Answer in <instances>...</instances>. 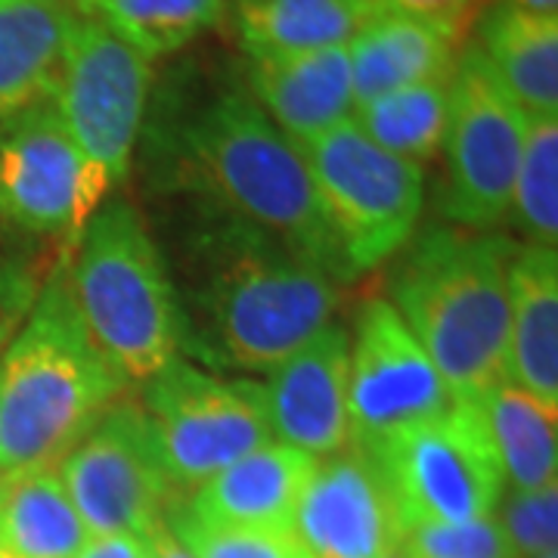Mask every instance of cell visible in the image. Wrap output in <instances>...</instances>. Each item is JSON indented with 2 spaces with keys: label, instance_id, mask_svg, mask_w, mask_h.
Listing matches in <instances>:
<instances>
[{
  "label": "cell",
  "instance_id": "6da1fadb",
  "mask_svg": "<svg viewBox=\"0 0 558 558\" xmlns=\"http://www.w3.org/2000/svg\"><path fill=\"white\" fill-rule=\"evenodd\" d=\"M183 348L242 373H270L332 323L339 279L264 230L215 211L186 240Z\"/></svg>",
  "mask_w": 558,
  "mask_h": 558
},
{
  "label": "cell",
  "instance_id": "7a4b0ae2",
  "mask_svg": "<svg viewBox=\"0 0 558 558\" xmlns=\"http://www.w3.org/2000/svg\"><path fill=\"white\" fill-rule=\"evenodd\" d=\"M174 183L233 218L286 242L344 282L341 258L301 149L279 131L248 90H220L186 112L171 143Z\"/></svg>",
  "mask_w": 558,
  "mask_h": 558
},
{
  "label": "cell",
  "instance_id": "3957f363",
  "mask_svg": "<svg viewBox=\"0 0 558 558\" xmlns=\"http://www.w3.org/2000/svg\"><path fill=\"white\" fill-rule=\"evenodd\" d=\"M124 385L90 339L62 264L0 357V475L60 465Z\"/></svg>",
  "mask_w": 558,
  "mask_h": 558
},
{
  "label": "cell",
  "instance_id": "277c9868",
  "mask_svg": "<svg viewBox=\"0 0 558 558\" xmlns=\"http://www.w3.org/2000/svg\"><path fill=\"white\" fill-rule=\"evenodd\" d=\"M519 245L462 227H425L398 252L391 299L453 400L506 381L509 264Z\"/></svg>",
  "mask_w": 558,
  "mask_h": 558
},
{
  "label": "cell",
  "instance_id": "5b68a950",
  "mask_svg": "<svg viewBox=\"0 0 558 558\" xmlns=\"http://www.w3.org/2000/svg\"><path fill=\"white\" fill-rule=\"evenodd\" d=\"M78 314L124 381H146L183 351L186 323L168 260L131 202H109L78 236L69 267Z\"/></svg>",
  "mask_w": 558,
  "mask_h": 558
},
{
  "label": "cell",
  "instance_id": "8992f818",
  "mask_svg": "<svg viewBox=\"0 0 558 558\" xmlns=\"http://www.w3.org/2000/svg\"><path fill=\"white\" fill-rule=\"evenodd\" d=\"M295 146L354 277L381 267L413 240L422 215L418 165L385 153L354 119Z\"/></svg>",
  "mask_w": 558,
  "mask_h": 558
},
{
  "label": "cell",
  "instance_id": "52a82bcc",
  "mask_svg": "<svg viewBox=\"0 0 558 558\" xmlns=\"http://www.w3.org/2000/svg\"><path fill=\"white\" fill-rule=\"evenodd\" d=\"M143 413L174 490L193 494L274 438L264 385L211 376L174 360L146 381Z\"/></svg>",
  "mask_w": 558,
  "mask_h": 558
},
{
  "label": "cell",
  "instance_id": "ba28073f",
  "mask_svg": "<svg viewBox=\"0 0 558 558\" xmlns=\"http://www.w3.org/2000/svg\"><path fill=\"white\" fill-rule=\"evenodd\" d=\"M391 481L407 527L462 524L494 515L506 494L494 440L475 400L369 447Z\"/></svg>",
  "mask_w": 558,
  "mask_h": 558
},
{
  "label": "cell",
  "instance_id": "9c48e42d",
  "mask_svg": "<svg viewBox=\"0 0 558 558\" xmlns=\"http://www.w3.org/2000/svg\"><path fill=\"white\" fill-rule=\"evenodd\" d=\"M524 137L527 116L502 90L478 47H469L450 78L444 218L462 230L497 227L509 218Z\"/></svg>",
  "mask_w": 558,
  "mask_h": 558
},
{
  "label": "cell",
  "instance_id": "30bf717a",
  "mask_svg": "<svg viewBox=\"0 0 558 558\" xmlns=\"http://www.w3.org/2000/svg\"><path fill=\"white\" fill-rule=\"evenodd\" d=\"M153 69L97 16H75L53 87V109L112 186L131 171Z\"/></svg>",
  "mask_w": 558,
  "mask_h": 558
},
{
  "label": "cell",
  "instance_id": "8fae6325",
  "mask_svg": "<svg viewBox=\"0 0 558 558\" xmlns=\"http://www.w3.org/2000/svg\"><path fill=\"white\" fill-rule=\"evenodd\" d=\"M57 472L90 537L149 539L174 506V487L137 400H119Z\"/></svg>",
  "mask_w": 558,
  "mask_h": 558
},
{
  "label": "cell",
  "instance_id": "7c38bea8",
  "mask_svg": "<svg viewBox=\"0 0 558 558\" xmlns=\"http://www.w3.org/2000/svg\"><path fill=\"white\" fill-rule=\"evenodd\" d=\"M112 180L78 149L53 102L0 128V211L28 233L75 240L100 211Z\"/></svg>",
  "mask_w": 558,
  "mask_h": 558
},
{
  "label": "cell",
  "instance_id": "4fadbf2b",
  "mask_svg": "<svg viewBox=\"0 0 558 558\" xmlns=\"http://www.w3.org/2000/svg\"><path fill=\"white\" fill-rule=\"evenodd\" d=\"M453 403L435 363L391 307L376 299L363 307L348 360V410L354 444L369 450Z\"/></svg>",
  "mask_w": 558,
  "mask_h": 558
},
{
  "label": "cell",
  "instance_id": "5bb4252c",
  "mask_svg": "<svg viewBox=\"0 0 558 558\" xmlns=\"http://www.w3.org/2000/svg\"><path fill=\"white\" fill-rule=\"evenodd\" d=\"M407 531L395 487L369 450L351 444L317 459L292 524L307 558H385Z\"/></svg>",
  "mask_w": 558,
  "mask_h": 558
},
{
  "label": "cell",
  "instance_id": "9a60e30c",
  "mask_svg": "<svg viewBox=\"0 0 558 558\" xmlns=\"http://www.w3.org/2000/svg\"><path fill=\"white\" fill-rule=\"evenodd\" d=\"M351 336L329 323L299 348L264 385L274 438L314 459L336 457L354 444L348 410Z\"/></svg>",
  "mask_w": 558,
  "mask_h": 558
},
{
  "label": "cell",
  "instance_id": "2e32d148",
  "mask_svg": "<svg viewBox=\"0 0 558 558\" xmlns=\"http://www.w3.org/2000/svg\"><path fill=\"white\" fill-rule=\"evenodd\" d=\"M314 465V457L279 440H267L196 487L178 509L205 527L292 534L301 494Z\"/></svg>",
  "mask_w": 558,
  "mask_h": 558
},
{
  "label": "cell",
  "instance_id": "e0dca14e",
  "mask_svg": "<svg viewBox=\"0 0 558 558\" xmlns=\"http://www.w3.org/2000/svg\"><path fill=\"white\" fill-rule=\"evenodd\" d=\"M252 97L292 143L314 140L354 119L348 47L258 57L248 65Z\"/></svg>",
  "mask_w": 558,
  "mask_h": 558
},
{
  "label": "cell",
  "instance_id": "ac0fdd59",
  "mask_svg": "<svg viewBox=\"0 0 558 558\" xmlns=\"http://www.w3.org/2000/svg\"><path fill=\"white\" fill-rule=\"evenodd\" d=\"M506 381L558 410V252L524 245L509 264Z\"/></svg>",
  "mask_w": 558,
  "mask_h": 558
},
{
  "label": "cell",
  "instance_id": "d6986e66",
  "mask_svg": "<svg viewBox=\"0 0 558 558\" xmlns=\"http://www.w3.org/2000/svg\"><path fill=\"white\" fill-rule=\"evenodd\" d=\"M459 44L428 22L379 10L348 44L354 106L428 81H450Z\"/></svg>",
  "mask_w": 558,
  "mask_h": 558
},
{
  "label": "cell",
  "instance_id": "ffe728a7",
  "mask_svg": "<svg viewBox=\"0 0 558 558\" xmlns=\"http://www.w3.org/2000/svg\"><path fill=\"white\" fill-rule=\"evenodd\" d=\"M72 22L65 0H0V121L53 97Z\"/></svg>",
  "mask_w": 558,
  "mask_h": 558
},
{
  "label": "cell",
  "instance_id": "44dd1931",
  "mask_svg": "<svg viewBox=\"0 0 558 558\" xmlns=\"http://www.w3.org/2000/svg\"><path fill=\"white\" fill-rule=\"evenodd\" d=\"M478 32V53L521 112L558 116V16L497 3Z\"/></svg>",
  "mask_w": 558,
  "mask_h": 558
},
{
  "label": "cell",
  "instance_id": "7402d4cb",
  "mask_svg": "<svg viewBox=\"0 0 558 558\" xmlns=\"http://www.w3.org/2000/svg\"><path fill=\"white\" fill-rule=\"evenodd\" d=\"M87 539L57 465L0 475V558H78Z\"/></svg>",
  "mask_w": 558,
  "mask_h": 558
},
{
  "label": "cell",
  "instance_id": "603a6c76",
  "mask_svg": "<svg viewBox=\"0 0 558 558\" xmlns=\"http://www.w3.org/2000/svg\"><path fill=\"white\" fill-rule=\"evenodd\" d=\"M379 0H236V32L252 60L348 47Z\"/></svg>",
  "mask_w": 558,
  "mask_h": 558
},
{
  "label": "cell",
  "instance_id": "cb8c5ba5",
  "mask_svg": "<svg viewBox=\"0 0 558 558\" xmlns=\"http://www.w3.org/2000/svg\"><path fill=\"white\" fill-rule=\"evenodd\" d=\"M475 403L494 440L502 481L512 490H539L546 484H558V410L509 381L494 385Z\"/></svg>",
  "mask_w": 558,
  "mask_h": 558
},
{
  "label": "cell",
  "instance_id": "d4e9b609",
  "mask_svg": "<svg viewBox=\"0 0 558 558\" xmlns=\"http://www.w3.org/2000/svg\"><path fill=\"white\" fill-rule=\"evenodd\" d=\"M357 128L403 161L435 159L447 140L450 124V81H428L391 90L379 100L354 109Z\"/></svg>",
  "mask_w": 558,
  "mask_h": 558
},
{
  "label": "cell",
  "instance_id": "484cf974",
  "mask_svg": "<svg viewBox=\"0 0 558 558\" xmlns=\"http://www.w3.org/2000/svg\"><path fill=\"white\" fill-rule=\"evenodd\" d=\"M227 0H81L84 16L106 22L140 57L159 60L218 25Z\"/></svg>",
  "mask_w": 558,
  "mask_h": 558
},
{
  "label": "cell",
  "instance_id": "4316f807",
  "mask_svg": "<svg viewBox=\"0 0 558 558\" xmlns=\"http://www.w3.org/2000/svg\"><path fill=\"white\" fill-rule=\"evenodd\" d=\"M512 211L531 245L556 248L558 242V116L527 119Z\"/></svg>",
  "mask_w": 558,
  "mask_h": 558
},
{
  "label": "cell",
  "instance_id": "83f0119b",
  "mask_svg": "<svg viewBox=\"0 0 558 558\" xmlns=\"http://www.w3.org/2000/svg\"><path fill=\"white\" fill-rule=\"evenodd\" d=\"M502 537L515 558H539L556 553L558 543V484L539 490H509L494 509Z\"/></svg>",
  "mask_w": 558,
  "mask_h": 558
},
{
  "label": "cell",
  "instance_id": "f1b7e54d",
  "mask_svg": "<svg viewBox=\"0 0 558 558\" xmlns=\"http://www.w3.org/2000/svg\"><path fill=\"white\" fill-rule=\"evenodd\" d=\"M168 527L193 553V558H307L295 534L270 531H227L186 519L178 506L168 509Z\"/></svg>",
  "mask_w": 558,
  "mask_h": 558
},
{
  "label": "cell",
  "instance_id": "f546056e",
  "mask_svg": "<svg viewBox=\"0 0 558 558\" xmlns=\"http://www.w3.org/2000/svg\"><path fill=\"white\" fill-rule=\"evenodd\" d=\"M410 558H515L494 515L462 524H416L407 531Z\"/></svg>",
  "mask_w": 558,
  "mask_h": 558
},
{
  "label": "cell",
  "instance_id": "4dcf8cb0",
  "mask_svg": "<svg viewBox=\"0 0 558 558\" xmlns=\"http://www.w3.org/2000/svg\"><path fill=\"white\" fill-rule=\"evenodd\" d=\"M40 279L32 264L0 258V351L20 332L32 304L38 299Z\"/></svg>",
  "mask_w": 558,
  "mask_h": 558
},
{
  "label": "cell",
  "instance_id": "1f68e13d",
  "mask_svg": "<svg viewBox=\"0 0 558 558\" xmlns=\"http://www.w3.org/2000/svg\"><path fill=\"white\" fill-rule=\"evenodd\" d=\"M487 3L490 0H379V10L428 22L462 47V40L469 38L472 22L478 20V13Z\"/></svg>",
  "mask_w": 558,
  "mask_h": 558
},
{
  "label": "cell",
  "instance_id": "d6a6232c",
  "mask_svg": "<svg viewBox=\"0 0 558 558\" xmlns=\"http://www.w3.org/2000/svg\"><path fill=\"white\" fill-rule=\"evenodd\" d=\"M146 539L140 537H90L78 558H143Z\"/></svg>",
  "mask_w": 558,
  "mask_h": 558
},
{
  "label": "cell",
  "instance_id": "836d02e7",
  "mask_svg": "<svg viewBox=\"0 0 558 558\" xmlns=\"http://www.w3.org/2000/svg\"><path fill=\"white\" fill-rule=\"evenodd\" d=\"M149 546H153L156 558H193V553L174 537V531L168 527V521H161L159 527L149 534Z\"/></svg>",
  "mask_w": 558,
  "mask_h": 558
},
{
  "label": "cell",
  "instance_id": "e575fe53",
  "mask_svg": "<svg viewBox=\"0 0 558 558\" xmlns=\"http://www.w3.org/2000/svg\"><path fill=\"white\" fill-rule=\"evenodd\" d=\"M515 10H527V13H543V16H558V0H497Z\"/></svg>",
  "mask_w": 558,
  "mask_h": 558
},
{
  "label": "cell",
  "instance_id": "d590c367",
  "mask_svg": "<svg viewBox=\"0 0 558 558\" xmlns=\"http://www.w3.org/2000/svg\"><path fill=\"white\" fill-rule=\"evenodd\" d=\"M385 558H410V556H407V549H403V546H400V549H395V553H391V556H385Z\"/></svg>",
  "mask_w": 558,
  "mask_h": 558
},
{
  "label": "cell",
  "instance_id": "8d00e7d4",
  "mask_svg": "<svg viewBox=\"0 0 558 558\" xmlns=\"http://www.w3.org/2000/svg\"><path fill=\"white\" fill-rule=\"evenodd\" d=\"M143 558H156V553H153V546H149V539H146V553H143Z\"/></svg>",
  "mask_w": 558,
  "mask_h": 558
},
{
  "label": "cell",
  "instance_id": "74e56055",
  "mask_svg": "<svg viewBox=\"0 0 558 558\" xmlns=\"http://www.w3.org/2000/svg\"><path fill=\"white\" fill-rule=\"evenodd\" d=\"M539 558H558V553H549V556H539Z\"/></svg>",
  "mask_w": 558,
  "mask_h": 558
},
{
  "label": "cell",
  "instance_id": "f35d334b",
  "mask_svg": "<svg viewBox=\"0 0 558 558\" xmlns=\"http://www.w3.org/2000/svg\"><path fill=\"white\" fill-rule=\"evenodd\" d=\"M78 3H81V0H75V7H78Z\"/></svg>",
  "mask_w": 558,
  "mask_h": 558
}]
</instances>
